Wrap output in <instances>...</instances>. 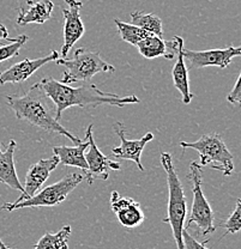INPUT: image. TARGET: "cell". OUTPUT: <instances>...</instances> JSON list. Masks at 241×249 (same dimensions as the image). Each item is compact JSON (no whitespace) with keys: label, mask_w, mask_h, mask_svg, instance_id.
<instances>
[{"label":"cell","mask_w":241,"mask_h":249,"mask_svg":"<svg viewBox=\"0 0 241 249\" xmlns=\"http://www.w3.org/2000/svg\"><path fill=\"white\" fill-rule=\"evenodd\" d=\"M49 98L42 91L38 83L34 84L25 93H14L6 96V102L10 109L20 121L33 124L43 129L47 133H56L66 137L74 144L82 142L78 137L61 126L60 121L56 119V108L49 105Z\"/></svg>","instance_id":"2"},{"label":"cell","mask_w":241,"mask_h":249,"mask_svg":"<svg viewBox=\"0 0 241 249\" xmlns=\"http://www.w3.org/2000/svg\"><path fill=\"white\" fill-rule=\"evenodd\" d=\"M19 2H22V5H25V6H29L33 2H35L36 0H18Z\"/></svg>","instance_id":"28"},{"label":"cell","mask_w":241,"mask_h":249,"mask_svg":"<svg viewBox=\"0 0 241 249\" xmlns=\"http://www.w3.org/2000/svg\"><path fill=\"white\" fill-rule=\"evenodd\" d=\"M111 207L119 223L128 229L139 227L145 220V214L138 201L121 196L116 191L111 196Z\"/></svg>","instance_id":"13"},{"label":"cell","mask_w":241,"mask_h":249,"mask_svg":"<svg viewBox=\"0 0 241 249\" xmlns=\"http://www.w3.org/2000/svg\"><path fill=\"white\" fill-rule=\"evenodd\" d=\"M202 168L203 167L198 162H191L188 178L192 182L193 201L190 216L186 220L185 229L188 230L194 225L199 235L208 237L209 235L216 231V225H215L214 212L202 189V182H203Z\"/></svg>","instance_id":"6"},{"label":"cell","mask_w":241,"mask_h":249,"mask_svg":"<svg viewBox=\"0 0 241 249\" xmlns=\"http://www.w3.org/2000/svg\"><path fill=\"white\" fill-rule=\"evenodd\" d=\"M85 138L89 142V150H88L85 156L88 169L85 171L87 174V180L89 185H93L95 181L102 180L106 181L110 178V170H120V163L116 160H112L102 154L97 145L95 144L94 137H93V124H89L85 131Z\"/></svg>","instance_id":"8"},{"label":"cell","mask_w":241,"mask_h":249,"mask_svg":"<svg viewBox=\"0 0 241 249\" xmlns=\"http://www.w3.org/2000/svg\"><path fill=\"white\" fill-rule=\"evenodd\" d=\"M70 235H71V227L64 225L58 232H46L33 249H69Z\"/></svg>","instance_id":"20"},{"label":"cell","mask_w":241,"mask_h":249,"mask_svg":"<svg viewBox=\"0 0 241 249\" xmlns=\"http://www.w3.org/2000/svg\"><path fill=\"white\" fill-rule=\"evenodd\" d=\"M113 128L115 133L118 134L120 139V146L113 147L112 156L119 160H128L136 163L138 169L144 171V167L141 162V156L143 152L145 145L154 139V134L151 132H148L144 137L137 140H130L126 138V129L123 123H115L113 124Z\"/></svg>","instance_id":"11"},{"label":"cell","mask_w":241,"mask_h":249,"mask_svg":"<svg viewBox=\"0 0 241 249\" xmlns=\"http://www.w3.org/2000/svg\"><path fill=\"white\" fill-rule=\"evenodd\" d=\"M114 23L118 28L121 40L132 46H136L139 41L143 40L150 34L148 31L141 29V28L136 27V25L131 24V23H125L120 19H114Z\"/></svg>","instance_id":"22"},{"label":"cell","mask_w":241,"mask_h":249,"mask_svg":"<svg viewBox=\"0 0 241 249\" xmlns=\"http://www.w3.org/2000/svg\"><path fill=\"white\" fill-rule=\"evenodd\" d=\"M183 242H184V249H209L206 247V243L209 240H205L204 242H199L192 235H190L188 230L184 229L183 231Z\"/></svg>","instance_id":"25"},{"label":"cell","mask_w":241,"mask_h":249,"mask_svg":"<svg viewBox=\"0 0 241 249\" xmlns=\"http://www.w3.org/2000/svg\"><path fill=\"white\" fill-rule=\"evenodd\" d=\"M54 4L51 0H40L33 2L27 9H20L17 16V24L27 25L30 23L43 24L52 18Z\"/></svg>","instance_id":"19"},{"label":"cell","mask_w":241,"mask_h":249,"mask_svg":"<svg viewBox=\"0 0 241 249\" xmlns=\"http://www.w3.org/2000/svg\"><path fill=\"white\" fill-rule=\"evenodd\" d=\"M59 58L56 51L51 52L48 55L37 59H24V60L12 65L5 71L0 72V84L5 85L7 83H22L29 79L37 70L45 66L51 61H56Z\"/></svg>","instance_id":"14"},{"label":"cell","mask_w":241,"mask_h":249,"mask_svg":"<svg viewBox=\"0 0 241 249\" xmlns=\"http://www.w3.org/2000/svg\"><path fill=\"white\" fill-rule=\"evenodd\" d=\"M89 146V142L85 138L84 142H79L76 146H54L53 154L56 156L59 163L67 167H76L85 173L88 169L87 160H85V150Z\"/></svg>","instance_id":"18"},{"label":"cell","mask_w":241,"mask_h":249,"mask_svg":"<svg viewBox=\"0 0 241 249\" xmlns=\"http://www.w3.org/2000/svg\"><path fill=\"white\" fill-rule=\"evenodd\" d=\"M14 38L9 37V31H7L6 27H5L4 24H0V41L6 40V41H9V42H12V41H14Z\"/></svg>","instance_id":"27"},{"label":"cell","mask_w":241,"mask_h":249,"mask_svg":"<svg viewBox=\"0 0 241 249\" xmlns=\"http://www.w3.org/2000/svg\"><path fill=\"white\" fill-rule=\"evenodd\" d=\"M67 7L63 10L64 17V45L61 47V58H66L69 52L85 33V27L80 19L83 2L79 0H65Z\"/></svg>","instance_id":"10"},{"label":"cell","mask_w":241,"mask_h":249,"mask_svg":"<svg viewBox=\"0 0 241 249\" xmlns=\"http://www.w3.org/2000/svg\"><path fill=\"white\" fill-rule=\"evenodd\" d=\"M178 38V52H177V61L172 70V78L173 84L175 89L180 91L183 96L184 105H190L192 101L193 95L190 90V82H188V71L186 66L185 58H184V48H185V42L184 38L180 36H177Z\"/></svg>","instance_id":"16"},{"label":"cell","mask_w":241,"mask_h":249,"mask_svg":"<svg viewBox=\"0 0 241 249\" xmlns=\"http://www.w3.org/2000/svg\"><path fill=\"white\" fill-rule=\"evenodd\" d=\"M28 40L29 37L27 35H19L15 37L14 41L10 42L9 45L0 47V62L10 60L14 56H17L19 54L20 48L28 42Z\"/></svg>","instance_id":"23"},{"label":"cell","mask_w":241,"mask_h":249,"mask_svg":"<svg viewBox=\"0 0 241 249\" xmlns=\"http://www.w3.org/2000/svg\"><path fill=\"white\" fill-rule=\"evenodd\" d=\"M241 55L240 47H225V48L208 49V51H190L184 48V58L188 62L191 69L216 66L225 69L230 65L233 59Z\"/></svg>","instance_id":"9"},{"label":"cell","mask_w":241,"mask_h":249,"mask_svg":"<svg viewBox=\"0 0 241 249\" xmlns=\"http://www.w3.org/2000/svg\"><path fill=\"white\" fill-rule=\"evenodd\" d=\"M0 146H1V144H0Z\"/></svg>","instance_id":"30"},{"label":"cell","mask_w":241,"mask_h":249,"mask_svg":"<svg viewBox=\"0 0 241 249\" xmlns=\"http://www.w3.org/2000/svg\"><path fill=\"white\" fill-rule=\"evenodd\" d=\"M0 249H12V248H10L9 246H6V245H5V243L2 242L1 237H0Z\"/></svg>","instance_id":"29"},{"label":"cell","mask_w":241,"mask_h":249,"mask_svg":"<svg viewBox=\"0 0 241 249\" xmlns=\"http://www.w3.org/2000/svg\"><path fill=\"white\" fill-rule=\"evenodd\" d=\"M240 82H241V74H239V77L237 78V82H235L234 88L233 90L228 93L227 96V101L232 105H237L239 106L241 103V92H240Z\"/></svg>","instance_id":"26"},{"label":"cell","mask_w":241,"mask_h":249,"mask_svg":"<svg viewBox=\"0 0 241 249\" xmlns=\"http://www.w3.org/2000/svg\"><path fill=\"white\" fill-rule=\"evenodd\" d=\"M84 176L80 173H72L64 176L61 180L53 185L47 186L46 188L41 189L38 193L29 199L17 202H5L1 205L2 210L6 211H16V210L27 209V207H52L61 204L65 199L69 196V194L80 185Z\"/></svg>","instance_id":"7"},{"label":"cell","mask_w":241,"mask_h":249,"mask_svg":"<svg viewBox=\"0 0 241 249\" xmlns=\"http://www.w3.org/2000/svg\"><path fill=\"white\" fill-rule=\"evenodd\" d=\"M161 164L167 175L168 185V216L163 218L162 222L170 225L173 237L178 249H184L183 231L186 222V196L184 194L183 183L179 178L177 170L173 164L172 156L168 152H162L160 157Z\"/></svg>","instance_id":"3"},{"label":"cell","mask_w":241,"mask_h":249,"mask_svg":"<svg viewBox=\"0 0 241 249\" xmlns=\"http://www.w3.org/2000/svg\"><path fill=\"white\" fill-rule=\"evenodd\" d=\"M241 200L238 199L237 202H235V209L234 211L230 213V216L227 218L225 223L223 224V228L225 229L224 236H227L228 233H237L240 231V228H241Z\"/></svg>","instance_id":"24"},{"label":"cell","mask_w":241,"mask_h":249,"mask_svg":"<svg viewBox=\"0 0 241 249\" xmlns=\"http://www.w3.org/2000/svg\"><path fill=\"white\" fill-rule=\"evenodd\" d=\"M180 146L196 150L199 155L198 163L202 167H210L224 176H230L234 170V157L219 133L204 134L193 142H181Z\"/></svg>","instance_id":"5"},{"label":"cell","mask_w":241,"mask_h":249,"mask_svg":"<svg viewBox=\"0 0 241 249\" xmlns=\"http://www.w3.org/2000/svg\"><path fill=\"white\" fill-rule=\"evenodd\" d=\"M16 145L15 140H10L6 150L5 151L0 150V182L23 193V186L18 180L16 168H15L14 156Z\"/></svg>","instance_id":"17"},{"label":"cell","mask_w":241,"mask_h":249,"mask_svg":"<svg viewBox=\"0 0 241 249\" xmlns=\"http://www.w3.org/2000/svg\"><path fill=\"white\" fill-rule=\"evenodd\" d=\"M131 24L141 28L154 35L163 37L162 19L154 14H145L142 11H134L131 14Z\"/></svg>","instance_id":"21"},{"label":"cell","mask_w":241,"mask_h":249,"mask_svg":"<svg viewBox=\"0 0 241 249\" xmlns=\"http://www.w3.org/2000/svg\"><path fill=\"white\" fill-rule=\"evenodd\" d=\"M38 85L56 107V119L60 120L63 111L71 107L88 108L102 105L124 107L126 105H136L141 102L137 96H120L116 93L101 91L94 84H84L80 87H70L58 82L52 77H45Z\"/></svg>","instance_id":"1"},{"label":"cell","mask_w":241,"mask_h":249,"mask_svg":"<svg viewBox=\"0 0 241 249\" xmlns=\"http://www.w3.org/2000/svg\"><path fill=\"white\" fill-rule=\"evenodd\" d=\"M56 62L66 67L60 83L67 85L80 80H90L97 73H112L115 71V67L103 60L98 52L84 47L76 49L74 58H58Z\"/></svg>","instance_id":"4"},{"label":"cell","mask_w":241,"mask_h":249,"mask_svg":"<svg viewBox=\"0 0 241 249\" xmlns=\"http://www.w3.org/2000/svg\"><path fill=\"white\" fill-rule=\"evenodd\" d=\"M59 160L56 156H52L51 158L47 160H40L37 163L33 165L29 170H28L27 176H25L24 186H23V193H20L19 198L14 201V204L29 199L35 196L43 183L47 181V178L51 175V173L58 167Z\"/></svg>","instance_id":"12"},{"label":"cell","mask_w":241,"mask_h":249,"mask_svg":"<svg viewBox=\"0 0 241 249\" xmlns=\"http://www.w3.org/2000/svg\"><path fill=\"white\" fill-rule=\"evenodd\" d=\"M141 55L145 59H155L163 56V58L172 60L177 55L178 52V38L173 37L172 41H165L163 37L149 34L147 37L139 41L136 45Z\"/></svg>","instance_id":"15"}]
</instances>
